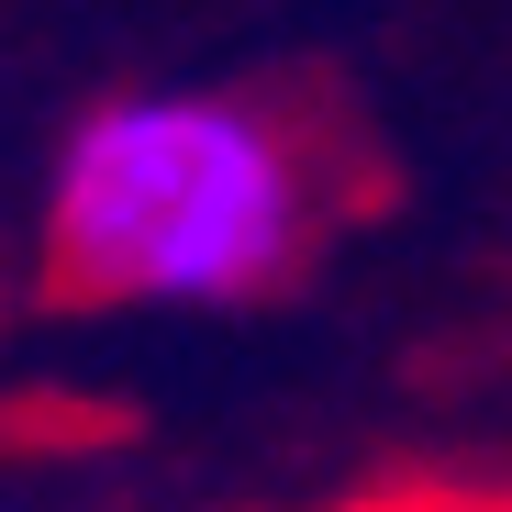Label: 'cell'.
Masks as SVG:
<instances>
[{
  "label": "cell",
  "mask_w": 512,
  "mask_h": 512,
  "mask_svg": "<svg viewBox=\"0 0 512 512\" xmlns=\"http://www.w3.org/2000/svg\"><path fill=\"white\" fill-rule=\"evenodd\" d=\"M45 234L90 301H234L290 268L301 167L234 101H112L78 123Z\"/></svg>",
  "instance_id": "1"
}]
</instances>
